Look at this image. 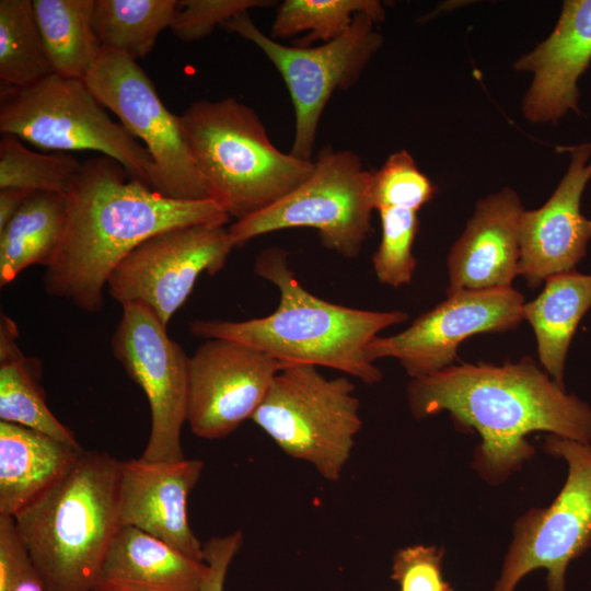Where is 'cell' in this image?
I'll list each match as a JSON object with an SVG mask.
<instances>
[{
    "label": "cell",
    "instance_id": "28",
    "mask_svg": "<svg viewBox=\"0 0 591 591\" xmlns=\"http://www.w3.org/2000/svg\"><path fill=\"white\" fill-rule=\"evenodd\" d=\"M361 12L370 14L376 23L385 18L384 7L378 0H285L278 5L270 37L306 33L293 45L309 47L317 40L327 43L341 36Z\"/></svg>",
    "mask_w": 591,
    "mask_h": 591
},
{
    "label": "cell",
    "instance_id": "31",
    "mask_svg": "<svg viewBox=\"0 0 591 591\" xmlns=\"http://www.w3.org/2000/svg\"><path fill=\"white\" fill-rule=\"evenodd\" d=\"M434 194V185L406 150L390 154L383 165L372 172V199L375 210L405 208L418 211Z\"/></svg>",
    "mask_w": 591,
    "mask_h": 591
},
{
    "label": "cell",
    "instance_id": "13",
    "mask_svg": "<svg viewBox=\"0 0 591 591\" xmlns=\"http://www.w3.org/2000/svg\"><path fill=\"white\" fill-rule=\"evenodd\" d=\"M112 351L127 375L143 391L151 427L141 457L147 461L185 459L182 429L187 418L188 356L146 306L121 305Z\"/></svg>",
    "mask_w": 591,
    "mask_h": 591
},
{
    "label": "cell",
    "instance_id": "6",
    "mask_svg": "<svg viewBox=\"0 0 591 591\" xmlns=\"http://www.w3.org/2000/svg\"><path fill=\"white\" fill-rule=\"evenodd\" d=\"M0 131L43 149L101 152L153 188L149 151L108 116L82 79L53 73L25 88L1 84Z\"/></svg>",
    "mask_w": 591,
    "mask_h": 591
},
{
    "label": "cell",
    "instance_id": "21",
    "mask_svg": "<svg viewBox=\"0 0 591 591\" xmlns=\"http://www.w3.org/2000/svg\"><path fill=\"white\" fill-rule=\"evenodd\" d=\"M83 450L0 421V514L16 515L55 484Z\"/></svg>",
    "mask_w": 591,
    "mask_h": 591
},
{
    "label": "cell",
    "instance_id": "14",
    "mask_svg": "<svg viewBox=\"0 0 591 591\" xmlns=\"http://www.w3.org/2000/svg\"><path fill=\"white\" fill-rule=\"evenodd\" d=\"M523 296L513 287L463 290L415 318L403 332L373 338L367 359L394 358L412 379L425 378L452 366L457 348L482 333H505L523 321Z\"/></svg>",
    "mask_w": 591,
    "mask_h": 591
},
{
    "label": "cell",
    "instance_id": "27",
    "mask_svg": "<svg viewBox=\"0 0 591 591\" xmlns=\"http://www.w3.org/2000/svg\"><path fill=\"white\" fill-rule=\"evenodd\" d=\"M55 73L37 24L33 1H0V79L25 88Z\"/></svg>",
    "mask_w": 591,
    "mask_h": 591
},
{
    "label": "cell",
    "instance_id": "2",
    "mask_svg": "<svg viewBox=\"0 0 591 591\" xmlns=\"http://www.w3.org/2000/svg\"><path fill=\"white\" fill-rule=\"evenodd\" d=\"M410 413L417 419L447 410L482 437L478 463L498 477L514 471L533 453L525 436H553L591 443V408L567 394L531 357L501 366L463 363L412 379Z\"/></svg>",
    "mask_w": 591,
    "mask_h": 591
},
{
    "label": "cell",
    "instance_id": "30",
    "mask_svg": "<svg viewBox=\"0 0 591 591\" xmlns=\"http://www.w3.org/2000/svg\"><path fill=\"white\" fill-rule=\"evenodd\" d=\"M381 241L372 256L378 280L398 288L408 285L417 266L413 245L418 233L417 211L405 208H381Z\"/></svg>",
    "mask_w": 591,
    "mask_h": 591
},
{
    "label": "cell",
    "instance_id": "3",
    "mask_svg": "<svg viewBox=\"0 0 591 591\" xmlns=\"http://www.w3.org/2000/svg\"><path fill=\"white\" fill-rule=\"evenodd\" d=\"M255 273L279 291L274 312L245 321L195 320L189 331L206 339L245 344L285 366L331 368L367 384L382 379L381 370L367 359L366 347L384 328L405 322L406 312L360 310L314 296L294 277L280 247L265 248Z\"/></svg>",
    "mask_w": 591,
    "mask_h": 591
},
{
    "label": "cell",
    "instance_id": "35",
    "mask_svg": "<svg viewBox=\"0 0 591 591\" xmlns=\"http://www.w3.org/2000/svg\"><path fill=\"white\" fill-rule=\"evenodd\" d=\"M30 564L13 517L0 514V591H9Z\"/></svg>",
    "mask_w": 591,
    "mask_h": 591
},
{
    "label": "cell",
    "instance_id": "11",
    "mask_svg": "<svg viewBox=\"0 0 591 591\" xmlns=\"http://www.w3.org/2000/svg\"><path fill=\"white\" fill-rule=\"evenodd\" d=\"M545 448L566 461V483L548 508L532 510L519 521L493 591H514L538 568L547 571L548 591H566L569 563L591 545V443L552 436Z\"/></svg>",
    "mask_w": 591,
    "mask_h": 591
},
{
    "label": "cell",
    "instance_id": "10",
    "mask_svg": "<svg viewBox=\"0 0 591 591\" xmlns=\"http://www.w3.org/2000/svg\"><path fill=\"white\" fill-rule=\"evenodd\" d=\"M84 81L125 129L144 142L157 170L154 190L177 200L209 199L186 144L179 116L165 107L137 61L103 48Z\"/></svg>",
    "mask_w": 591,
    "mask_h": 591
},
{
    "label": "cell",
    "instance_id": "33",
    "mask_svg": "<svg viewBox=\"0 0 591 591\" xmlns=\"http://www.w3.org/2000/svg\"><path fill=\"white\" fill-rule=\"evenodd\" d=\"M392 579L399 591H453L442 573V553L436 546L414 545L398 551Z\"/></svg>",
    "mask_w": 591,
    "mask_h": 591
},
{
    "label": "cell",
    "instance_id": "7",
    "mask_svg": "<svg viewBox=\"0 0 591 591\" xmlns=\"http://www.w3.org/2000/svg\"><path fill=\"white\" fill-rule=\"evenodd\" d=\"M355 385L327 379L312 364H287L251 418L289 456L336 482L361 429Z\"/></svg>",
    "mask_w": 591,
    "mask_h": 591
},
{
    "label": "cell",
    "instance_id": "18",
    "mask_svg": "<svg viewBox=\"0 0 591 591\" xmlns=\"http://www.w3.org/2000/svg\"><path fill=\"white\" fill-rule=\"evenodd\" d=\"M523 212L518 194L508 187L477 201L447 258V294L512 287L519 276Z\"/></svg>",
    "mask_w": 591,
    "mask_h": 591
},
{
    "label": "cell",
    "instance_id": "36",
    "mask_svg": "<svg viewBox=\"0 0 591 591\" xmlns=\"http://www.w3.org/2000/svg\"><path fill=\"white\" fill-rule=\"evenodd\" d=\"M31 193L21 188L0 189V230L14 217Z\"/></svg>",
    "mask_w": 591,
    "mask_h": 591
},
{
    "label": "cell",
    "instance_id": "17",
    "mask_svg": "<svg viewBox=\"0 0 591 591\" xmlns=\"http://www.w3.org/2000/svg\"><path fill=\"white\" fill-rule=\"evenodd\" d=\"M202 468L204 462L194 459L120 461V525L141 530L204 561V544L190 529L187 512Z\"/></svg>",
    "mask_w": 591,
    "mask_h": 591
},
{
    "label": "cell",
    "instance_id": "38",
    "mask_svg": "<svg viewBox=\"0 0 591 591\" xmlns=\"http://www.w3.org/2000/svg\"><path fill=\"white\" fill-rule=\"evenodd\" d=\"M586 146L590 149L591 151V142L590 143H586Z\"/></svg>",
    "mask_w": 591,
    "mask_h": 591
},
{
    "label": "cell",
    "instance_id": "9",
    "mask_svg": "<svg viewBox=\"0 0 591 591\" xmlns=\"http://www.w3.org/2000/svg\"><path fill=\"white\" fill-rule=\"evenodd\" d=\"M375 24L370 14L361 12L341 36L315 47L279 43L264 34L248 13L222 25L256 45L282 77L294 109L293 155L311 160L318 124L332 95L352 86L382 46Z\"/></svg>",
    "mask_w": 591,
    "mask_h": 591
},
{
    "label": "cell",
    "instance_id": "34",
    "mask_svg": "<svg viewBox=\"0 0 591 591\" xmlns=\"http://www.w3.org/2000/svg\"><path fill=\"white\" fill-rule=\"evenodd\" d=\"M243 544L237 530L223 536H213L204 544L206 571L200 591H223L229 567Z\"/></svg>",
    "mask_w": 591,
    "mask_h": 591
},
{
    "label": "cell",
    "instance_id": "23",
    "mask_svg": "<svg viewBox=\"0 0 591 591\" xmlns=\"http://www.w3.org/2000/svg\"><path fill=\"white\" fill-rule=\"evenodd\" d=\"M590 308L591 275L575 269L547 278L542 292L523 305V320L535 334L540 361L561 386L570 341Z\"/></svg>",
    "mask_w": 591,
    "mask_h": 591
},
{
    "label": "cell",
    "instance_id": "4",
    "mask_svg": "<svg viewBox=\"0 0 591 591\" xmlns=\"http://www.w3.org/2000/svg\"><path fill=\"white\" fill-rule=\"evenodd\" d=\"M120 461L83 450L48 489L13 517L48 591H92L121 528Z\"/></svg>",
    "mask_w": 591,
    "mask_h": 591
},
{
    "label": "cell",
    "instance_id": "29",
    "mask_svg": "<svg viewBox=\"0 0 591 591\" xmlns=\"http://www.w3.org/2000/svg\"><path fill=\"white\" fill-rule=\"evenodd\" d=\"M81 164L70 153H37L23 144L19 137L1 134L0 189L21 188L67 195Z\"/></svg>",
    "mask_w": 591,
    "mask_h": 591
},
{
    "label": "cell",
    "instance_id": "20",
    "mask_svg": "<svg viewBox=\"0 0 591 591\" xmlns=\"http://www.w3.org/2000/svg\"><path fill=\"white\" fill-rule=\"evenodd\" d=\"M205 561L132 526H121L92 591H200Z\"/></svg>",
    "mask_w": 591,
    "mask_h": 591
},
{
    "label": "cell",
    "instance_id": "37",
    "mask_svg": "<svg viewBox=\"0 0 591 591\" xmlns=\"http://www.w3.org/2000/svg\"><path fill=\"white\" fill-rule=\"evenodd\" d=\"M9 591H48L33 561L14 581Z\"/></svg>",
    "mask_w": 591,
    "mask_h": 591
},
{
    "label": "cell",
    "instance_id": "8",
    "mask_svg": "<svg viewBox=\"0 0 591 591\" xmlns=\"http://www.w3.org/2000/svg\"><path fill=\"white\" fill-rule=\"evenodd\" d=\"M372 172L357 153L327 146L312 174L269 207L236 220L228 230L235 247L291 228L316 230L324 247L352 259L371 232Z\"/></svg>",
    "mask_w": 591,
    "mask_h": 591
},
{
    "label": "cell",
    "instance_id": "25",
    "mask_svg": "<svg viewBox=\"0 0 591 591\" xmlns=\"http://www.w3.org/2000/svg\"><path fill=\"white\" fill-rule=\"evenodd\" d=\"M33 7L54 72L84 80L103 49L92 26L94 0H33Z\"/></svg>",
    "mask_w": 591,
    "mask_h": 591
},
{
    "label": "cell",
    "instance_id": "15",
    "mask_svg": "<svg viewBox=\"0 0 591 591\" xmlns=\"http://www.w3.org/2000/svg\"><path fill=\"white\" fill-rule=\"evenodd\" d=\"M285 367L245 344L211 338L188 357L187 418L193 433L207 440L232 433L251 419Z\"/></svg>",
    "mask_w": 591,
    "mask_h": 591
},
{
    "label": "cell",
    "instance_id": "19",
    "mask_svg": "<svg viewBox=\"0 0 591 591\" xmlns=\"http://www.w3.org/2000/svg\"><path fill=\"white\" fill-rule=\"evenodd\" d=\"M591 61V0L564 2L552 34L514 68L533 80L523 99V114L533 123L557 121L568 111L579 112L578 80Z\"/></svg>",
    "mask_w": 591,
    "mask_h": 591
},
{
    "label": "cell",
    "instance_id": "26",
    "mask_svg": "<svg viewBox=\"0 0 591 591\" xmlns=\"http://www.w3.org/2000/svg\"><path fill=\"white\" fill-rule=\"evenodd\" d=\"M176 0H94L93 31L104 49L144 58L171 26Z\"/></svg>",
    "mask_w": 591,
    "mask_h": 591
},
{
    "label": "cell",
    "instance_id": "22",
    "mask_svg": "<svg viewBox=\"0 0 591 591\" xmlns=\"http://www.w3.org/2000/svg\"><path fill=\"white\" fill-rule=\"evenodd\" d=\"M19 328L0 316V421L24 426L72 448L83 449L73 432L51 413L40 386L42 364L18 345Z\"/></svg>",
    "mask_w": 591,
    "mask_h": 591
},
{
    "label": "cell",
    "instance_id": "5",
    "mask_svg": "<svg viewBox=\"0 0 591 591\" xmlns=\"http://www.w3.org/2000/svg\"><path fill=\"white\" fill-rule=\"evenodd\" d=\"M179 119L209 199L236 220L275 204L314 170V161L276 148L255 111L234 97L195 101Z\"/></svg>",
    "mask_w": 591,
    "mask_h": 591
},
{
    "label": "cell",
    "instance_id": "12",
    "mask_svg": "<svg viewBox=\"0 0 591 591\" xmlns=\"http://www.w3.org/2000/svg\"><path fill=\"white\" fill-rule=\"evenodd\" d=\"M234 247L224 225L170 229L135 247L115 268L106 288L121 305L146 306L167 326L199 276L220 271Z\"/></svg>",
    "mask_w": 591,
    "mask_h": 591
},
{
    "label": "cell",
    "instance_id": "32",
    "mask_svg": "<svg viewBox=\"0 0 591 591\" xmlns=\"http://www.w3.org/2000/svg\"><path fill=\"white\" fill-rule=\"evenodd\" d=\"M274 3L269 0H181L170 28L183 42L200 40L231 19Z\"/></svg>",
    "mask_w": 591,
    "mask_h": 591
},
{
    "label": "cell",
    "instance_id": "1",
    "mask_svg": "<svg viewBox=\"0 0 591 591\" xmlns=\"http://www.w3.org/2000/svg\"><path fill=\"white\" fill-rule=\"evenodd\" d=\"M126 176L125 167L106 155L82 162L66 195L61 241L44 274L48 296L97 313L111 275L147 239L174 228L224 225L230 220L210 199H171Z\"/></svg>",
    "mask_w": 591,
    "mask_h": 591
},
{
    "label": "cell",
    "instance_id": "16",
    "mask_svg": "<svg viewBox=\"0 0 591 591\" xmlns=\"http://www.w3.org/2000/svg\"><path fill=\"white\" fill-rule=\"evenodd\" d=\"M560 150L571 153L566 174L548 200L538 209L524 210L521 219L519 275L531 288L573 270L591 240V220L580 211L581 196L591 178V151L586 144Z\"/></svg>",
    "mask_w": 591,
    "mask_h": 591
},
{
    "label": "cell",
    "instance_id": "24",
    "mask_svg": "<svg viewBox=\"0 0 591 591\" xmlns=\"http://www.w3.org/2000/svg\"><path fill=\"white\" fill-rule=\"evenodd\" d=\"M67 196L32 192L19 211L0 230V287L12 282L33 265L50 263L63 234Z\"/></svg>",
    "mask_w": 591,
    "mask_h": 591
}]
</instances>
